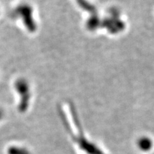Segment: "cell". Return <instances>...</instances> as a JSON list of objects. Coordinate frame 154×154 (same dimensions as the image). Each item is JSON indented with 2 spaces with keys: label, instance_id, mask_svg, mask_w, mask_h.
I'll return each instance as SVG.
<instances>
[{
  "label": "cell",
  "instance_id": "obj_1",
  "mask_svg": "<svg viewBox=\"0 0 154 154\" xmlns=\"http://www.w3.org/2000/svg\"><path fill=\"white\" fill-rule=\"evenodd\" d=\"M10 154H30L28 150H25V148H18V147H14L11 148L9 150Z\"/></svg>",
  "mask_w": 154,
  "mask_h": 154
},
{
  "label": "cell",
  "instance_id": "obj_2",
  "mask_svg": "<svg viewBox=\"0 0 154 154\" xmlns=\"http://www.w3.org/2000/svg\"><path fill=\"white\" fill-rule=\"evenodd\" d=\"M3 117V112H2V110H0V119H1Z\"/></svg>",
  "mask_w": 154,
  "mask_h": 154
}]
</instances>
